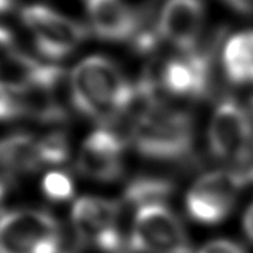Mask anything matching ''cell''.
I'll return each instance as SVG.
<instances>
[{
    "label": "cell",
    "instance_id": "1",
    "mask_svg": "<svg viewBox=\"0 0 253 253\" xmlns=\"http://www.w3.org/2000/svg\"><path fill=\"white\" fill-rule=\"evenodd\" d=\"M70 97L81 115L109 124L135 105L136 88L110 59L95 55L72 70Z\"/></svg>",
    "mask_w": 253,
    "mask_h": 253
},
{
    "label": "cell",
    "instance_id": "2",
    "mask_svg": "<svg viewBox=\"0 0 253 253\" xmlns=\"http://www.w3.org/2000/svg\"><path fill=\"white\" fill-rule=\"evenodd\" d=\"M140 105L131 126V142L150 160L185 162L193 153L195 128L187 112L166 105L158 94L138 95Z\"/></svg>",
    "mask_w": 253,
    "mask_h": 253
},
{
    "label": "cell",
    "instance_id": "3",
    "mask_svg": "<svg viewBox=\"0 0 253 253\" xmlns=\"http://www.w3.org/2000/svg\"><path fill=\"white\" fill-rule=\"evenodd\" d=\"M210 153L233 170L253 176V123L234 98L220 99L209 126Z\"/></svg>",
    "mask_w": 253,
    "mask_h": 253
},
{
    "label": "cell",
    "instance_id": "4",
    "mask_svg": "<svg viewBox=\"0 0 253 253\" xmlns=\"http://www.w3.org/2000/svg\"><path fill=\"white\" fill-rule=\"evenodd\" d=\"M252 185L247 174L238 170H214L195 182L185 196L188 215L202 225H216L226 219L236 206L238 193Z\"/></svg>",
    "mask_w": 253,
    "mask_h": 253
},
{
    "label": "cell",
    "instance_id": "5",
    "mask_svg": "<svg viewBox=\"0 0 253 253\" xmlns=\"http://www.w3.org/2000/svg\"><path fill=\"white\" fill-rule=\"evenodd\" d=\"M59 222L41 210H18L0 218V253H61Z\"/></svg>",
    "mask_w": 253,
    "mask_h": 253
},
{
    "label": "cell",
    "instance_id": "6",
    "mask_svg": "<svg viewBox=\"0 0 253 253\" xmlns=\"http://www.w3.org/2000/svg\"><path fill=\"white\" fill-rule=\"evenodd\" d=\"M129 249L138 253H192L184 226L164 203L138 209L129 237Z\"/></svg>",
    "mask_w": 253,
    "mask_h": 253
},
{
    "label": "cell",
    "instance_id": "7",
    "mask_svg": "<svg viewBox=\"0 0 253 253\" xmlns=\"http://www.w3.org/2000/svg\"><path fill=\"white\" fill-rule=\"evenodd\" d=\"M21 18L40 53L49 60H61L70 56L88 36L82 23L44 4L25 7Z\"/></svg>",
    "mask_w": 253,
    "mask_h": 253
},
{
    "label": "cell",
    "instance_id": "8",
    "mask_svg": "<svg viewBox=\"0 0 253 253\" xmlns=\"http://www.w3.org/2000/svg\"><path fill=\"white\" fill-rule=\"evenodd\" d=\"M119 218L120 204L115 200L94 196L78 199L71 211L78 244L104 253L124 252Z\"/></svg>",
    "mask_w": 253,
    "mask_h": 253
},
{
    "label": "cell",
    "instance_id": "9",
    "mask_svg": "<svg viewBox=\"0 0 253 253\" xmlns=\"http://www.w3.org/2000/svg\"><path fill=\"white\" fill-rule=\"evenodd\" d=\"M212 49H196L165 61L157 78L158 84L174 97L200 99L212 86Z\"/></svg>",
    "mask_w": 253,
    "mask_h": 253
},
{
    "label": "cell",
    "instance_id": "10",
    "mask_svg": "<svg viewBox=\"0 0 253 253\" xmlns=\"http://www.w3.org/2000/svg\"><path fill=\"white\" fill-rule=\"evenodd\" d=\"M206 21L203 0H166L155 25V34L181 53L198 48Z\"/></svg>",
    "mask_w": 253,
    "mask_h": 253
},
{
    "label": "cell",
    "instance_id": "11",
    "mask_svg": "<svg viewBox=\"0 0 253 253\" xmlns=\"http://www.w3.org/2000/svg\"><path fill=\"white\" fill-rule=\"evenodd\" d=\"M124 140L113 131L99 128L81 146L78 169L83 176L101 182L116 181L124 171Z\"/></svg>",
    "mask_w": 253,
    "mask_h": 253
},
{
    "label": "cell",
    "instance_id": "12",
    "mask_svg": "<svg viewBox=\"0 0 253 253\" xmlns=\"http://www.w3.org/2000/svg\"><path fill=\"white\" fill-rule=\"evenodd\" d=\"M88 22L98 39L135 42L143 33L139 14L126 0H86Z\"/></svg>",
    "mask_w": 253,
    "mask_h": 253
},
{
    "label": "cell",
    "instance_id": "13",
    "mask_svg": "<svg viewBox=\"0 0 253 253\" xmlns=\"http://www.w3.org/2000/svg\"><path fill=\"white\" fill-rule=\"evenodd\" d=\"M37 142L29 135H15L0 142V184L41 168Z\"/></svg>",
    "mask_w": 253,
    "mask_h": 253
},
{
    "label": "cell",
    "instance_id": "14",
    "mask_svg": "<svg viewBox=\"0 0 253 253\" xmlns=\"http://www.w3.org/2000/svg\"><path fill=\"white\" fill-rule=\"evenodd\" d=\"M222 67L227 81L233 84H253V30L240 32L226 41Z\"/></svg>",
    "mask_w": 253,
    "mask_h": 253
},
{
    "label": "cell",
    "instance_id": "15",
    "mask_svg": "<svg viewBox=\"0 0 253 253\" xmlns=\"http://www.w3.org/2000/svg\"><path fill=\"white\" fill-rule=\"evenodd\" d=\"M174 184L162 177L140 176L133 178L124 189V203L140 209L143 206L162 203L173 195Z\"/></svg>",
    "mask_w": 253,
    "mask_h": 253
},
{
    "label": "cell",
    "instance_id": "16",
    "mask_svg": "<svg viewBox=\"0 0 253 253\" xmlns=\"http://www.w3.org/2000/svg\"><path fill=\"white\" fill-rule=\"evenodd\" d=\"M41 166L60 165L68 160L70 147L68 140L63 132H53L46 135L37 142Z\"/></svg>",
    "mask_w": 253,
    "mask_h": 253
},
{
    "label": "cell",
    "instance_id": "17",
    "mask_svg": "<svg viewBox=\"0 0 253 253\" xmlns=\"http://www.w3.org/2000/svg\"><path fill=\"white\" fill-rule=\"evenodd\" d=\"M23 116L25 109L21 86L0 81V120H14Z\"/></svg>",
    "mask_w": 253,
    "mask_h": 253
},
{
    "label": "cell",
    "instance_id": "18",
    "mask_svg": "<svg viewBox=\"0 0 253 253\" xmlns=\"http://www.w3.org/2000/svg\"><path fill=\"white\" fill-rule=\"evenodd\" d=\"M42 192L52 202H66L74 196L71 177L64 171H49L42 180Z\"/></svg>",
    "mask_w": 253,
    "mask_h": 253
},
{
    "label": "cell",
    "instance_id": "19",
    "mask_svg": "<svg viewBox=\"0 0 253 253\" xmlns=\"http://www.w3.org/2000/svg\"><path fill=\"white\" fill-rule=\"evenodd\" d=\"M19 50L15 45V39L8 29L0 26V71L12 60Z\"/></svg>",
    "mask_w": 253,
    "mask_h": 253
},
{
    "label": "cell",
    "instance_id": "20",
    "mask_svg": "<svg viewBox=\"0 0 253 253\" xmlns=\"http://www.w3.org/2000/svg\"><path fill=\"white\" fill-rule=\"evenodd\" d=\"M198 253H247V251L230 240H215L203 245Z\"/></svg>",
    "mask_w": 253,
    "mask_h": 253
},
{
    "label": "cell",
    "instance_id": "21",
    "mask_svg": "<svg viewBox=\"0 0 253 253\" xmlns=\"http://www.w3.org/2000/svg\"><path fill=\"white\" fill-rule=\"evenodd\" d=\"M226 3L236 11L247 15L253 14V0H225Z\"/></svg>",
    "mask_w": 253,
    "mask_h": 253
},
{
    "label": "cell",
    "instance_id": "22",
    "mask_svg": "<svg viewBox=\"0 0 253 253\" xmlns=\"http://www.w3.org/2000/svg\"><path fill=\"white\" fill-rule=\"evenodd\" d=\"M242 226H244V231H245L247 237L253 242V203L249 206V209L245 212Z\"/></svg>",
    "mask_w": 253,
    "mask_h": 253
},
{
    "label": "cell",
    "instance_id": "23",
    "mask_svg": "<svg viewBox=\"0 0 253 253\" xmlns=\"http://www.w3.org/2000/svg\"><path fill=\"white\" fill-rule=\"evenodd\" d=\"M252 110H253V98H252Z\"/></svg>",
    "mask_w": 253,
    "mask_h": 253
},
{
    "label": "cell",
    "instance_id": "24",
    "mask_svg": "<svg viewBox=\"0 0 253 253\" xmlns=\"http://www.w3.org/2000/svg\"><path fill=\"white\" fill-rule=\"evenodd\" d=\"M121 253H126V251H124V252H121Z\"/></svg>",
    "mask_w": 253,
    "mask_h": 253
}]
</instances>
